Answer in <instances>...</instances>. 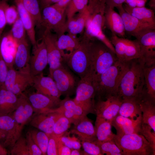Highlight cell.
Instances as JSON below:
<instances>
[{"instance_id":"obj_23","label":"cell","mask_w":155,"mask_h":155,"mask_svg":"<svg viewBox=\"0 0 155 155\" xmlns=\"http://www.w3.org/2000/svg\"><path fill=\"white\" fill-rule=\"evenodd\" d=\"M17 43L10 32L3 34L0 38V52L8 68L14 67L15 44Z\"/></svg>"},{"instance_id":"obj_16","label":"cell","mask_w":155,"mask_h":155,"mask_svg":"<svg viewBox=\"0 0 155 155\" xmlns=\"http://www.w3.org/2000/svg\"><path fill=\"white\" fill-rule=\"evenodd\" d=\"M34 112L27 96L23 93L20 95L18 104L12 115L17 126L20 135L24 126L31 119Z\"/></svg>"},{"instance_id":"obj_45","label":"cell","mask_w":155,"mask_h":155,"mask_svg":"<svg viewBox=\"0 0 155 155\" xmlns=\"http://www.w3.org/2000/svg\"><path fill=\"white\" fill-rule=\"evenodd\" d=\"M148 124L142 123L140 134L145 137L150 145L155 154V132Z\"/></svg>"},{"instance_id":"obj_17","label":"cell","mask_w":155,"mask_h":155,"mask_svg":"<svg viewBox=\"0 0 155 155\" xmlns=\"http://www.w3.org/2000/svg\"><path fill=\"white\" fill-rule=\"evenodd\" d=\"M142 123V116L133 119L118 115L112 120L111 124L117 131L116 134L123 135L140 134Z\"/></svg>"},{"instance_id":"obj_50","label":"cell","mask_w":155,"mask_h":155,"mask_svg":"<svg viewBox=\"0 0 155 155\" xmlns=\"http://www.w3.org/2000/svg\"><path fill=\"white\" fill-rule=\"evenodd\" d=\"M60 139L63 144L71 149H80L81 147L80 143L75 137L63 135L60 137Z\"/></svg>"},{"instance_id":"obj_22","label":"cell","mask_w":155,"mask_h":155,"mask_svg":"<svg viewBox=\"0 0 155 155\" xmlns=\"http://www.w3.org/2000/svg\"><path fill=\"white\" fill-rule=\"evenodd\" d=\"M123 5L116 8L122 19L125 32L134 36L145 29H155V28L141 21L127 13L123 8Z\"/></svg>"},{"instance_id":"obj_21","label":"cell","mask_w":155,"mask_h":155,"mask_svg":"<svg viewBox=\"0 0 155 155\" xmlns=\"http://www.w3.org/2000/svg\"><path fill=\"white\" fill-rule=\"evenodd\" d=\"M0 115V129L8 133L4 141V146L11 148L20 135L14 119L12 115Z\"/></svg>"},{"instance_id":"obj_2","label":"cell","mask_w":155,"mask_h":155,"mask_svg":"<svg viewBox=\"0 0 155 155\" xmlns=\"http://www.w3.org/2000/svg\"><path fill=\"white\" fill-rule=\"evenodd\" d=\"M144 65L139 58L129 62L118 90L117 95L122 99L137 97L143 93L144 85Z\"/></svg>"},{"instance_id":"obj_20","label":"cell","mask_w":155,"mask_h":155,"mask_svg":"<svg viewBox=\"0 0 155 155\" xmlns=\"http://www.w3.org/2000/svg\"><path fill=\"white\" fill-rule=\"evenodd\" d=\"M104 25L111 31L112 34L125 38V30L122 18L114 9L106 5L104 13Z\"/></svg>"},{"instance_id":"obj_33","label":"cell","mask_w":155,"mask_h":155,"mask_svg":"<svg viewBox=\"0 0 155 155\" xmlns=\"http://www.w3.org/2000/svg\"><path fill=\"white\" fill-rule=\"evenodd\" d=\"M112 121L96 116L94 127L97 140L102 142L113 140L115 134L111 131Z\"/></svg>"},{"instance_id":"obj_41","label":"cell","mask_w":155,"mask_h":155,"mask_svg":"<svg viewBox=\"0 0 155 155\" xmlns=\"http://www.w3.org/2000/svg\"><path fill=\"white\" fill-rule=\"evenodd\" d=\"M96 142L103 155H123L122 152L115 143L114 139L102 142L96 140Z\"/></svg>"},{"instance_id":"obj_3","label":"cell","mask_w":155,"mask_h":155,"mask_svg":"<svg viewBox=\"0 0 155 155\" xmlns=\"http://www.w3.org/2000/svg\"><path fill=\"white\" fill-rule=\"evenodd\" d=\"M98 41H90L91 63L89 75L92 79L104 72L118 60L114 52Z\"/></svg>"},{"instance_id":"obj_60","label":"cell","mask_w":155,"mask_h":155,"mask_svg":"<svg viewBox=\"0 0 155 155\" xmlns=\"http://www.w3.org/2000/svg\"><path fill=\"white\" fill-rule=\"evenodd\" d=\"M148 5L150 7L153 9V10L155 9V0H150Z\"/></svg>"},{"instance_id":"obj_13","label":"cell","mask_w":155,"mask_h":155,"mask_svg":"<svg viewBox=\"0 0 155 155\" xmlns=\"http://www.w3.org/2000/svg\"><path fill=\"white\" fill-rule=\"evenodd\" d=\"M42 37L44 41L47 52L49 73L60 67L63 59L57 44V36L51 30L45 29Z\"/></svg>"},{"instance_id":"obj_15","label":"cell","mask_w":155,"mask_h":155,"mask_svg":"<svg viewBox=\"0 0 155 155\" xmlns=\"http://www.w3.org/2000/svg\"><path fill=\"white\" fill-rule=\"evenodd\" d=\"M122 98L118 96H111L104 100H98L95 105L97 116L111 121L118 115Z\"/></svg>"},{"instance_id":"obj_9","label":"cell","mask_w":155,"mask_h":155,"mask_svg":"<svg viewBox=\"0 0 155 155\" xmlns=\"http://www.w3.org/2000/svg\"><path fill=\"white\" fill-rule=\"evenodd\" d=\"M134 36L140 47L139 58L145 65L155 64V29H145Z\"/></svg>"},{"instance_id":"obj_43","label":"cell","mask_w":155,"mask_h":155,"mask_svg":"<svg viewBox=\"0 0 155 155\" xmlns=\"http://www.w3.org/2000/svg\"><path fill=\"white\" fill-rule=\"evenodd\" d=\"M11 155H29L25 137L22 135L10 148Z\"/></svg>"},{"instance_id":"obj_26","label":"cell","mask_w":155,"mask_h":155,"mask_svg":"<svg viewBox=\"0 0 155 155\" xmlns=\"http://www.w3.org/2000/svg\"><path fill=\"white\" fill-rule=\"evenodd\" d=\"M70 131L82 141H94L96 140L94 127L87 116L74 125Z\"/></svg>"},{"instance_id":"obj_14","label":"cell","mask_w":155,"mask_h":155,"mask_svg":"<svg viewBox=\"0 0 155 155\" xmlns=\"http://www.w3.org/2000/svg\"><path fill=\"white\" fill-rule=\"evenodd\" d=\"M48 64L46 49L43 39L41 37L33 46L32 53L29 62L31 75L33 77L42 73Z\"/></svg>"},{"instance_id":"obj_49","label":"cell","mask_w":155,"mask_h":155,"mask_svg":"<svg viewBox=\"0 0 155 155\" xmlns=\"http://www.w3.org/2000/svg\"><path fill=\"white\" fill-rule=\"evenodd\" d=\"M8 1V0H0V38L7 24L5 12L7 7L9 5L7 3Z\"/></svg>"},{"instance_id":"obj_34","label":"cell","mask_w":155,"mask_h":155,"mask_svg":"<svg viewBox=\"0 0 155 155\" xmlns=\"http://www.w3.org/2000/svg\"><path fill=\"white\" fill-rule=\"evenodd\" d=\"M88 13L87 7L85 9L78 13L77 15L67 20L66 31L74 35L81 33L85 28Z\"/></svg>"},{"instance_id":"obj_52","label":"cell","mask_w":155,"mask_h":155,"mask_svg":"<svg viewBox=\"0 0 155 155\" xmlns=\"http://www.w3.org/2000/svg\"><path fill=\"white\" fill-rule=\"evenodd\" d=\"M148 0H125L124 3L132 7H145Z\"/></svg>"},{"instance_id":"obj_51","label":"cell","mask_w":155,"mask_h":155,"mask_svg":"<svg viewBox=\"0 0 155 155\" xmlns=\"http://www.w3.org/2000/svg\"><path fill=\"white\" fill-rule=\"evenodd\" d=\"M8 68L0 52V88H4V83Z\"/></svg>"},{"instance_id":"obj_37","label":"cell","mask_w":155,"mask_h":155,"mask_svg":"<svg viewBox=\"0 0 155 155\" xmlns=\"http://www.w3.org/2000/svg\"><path fill=\"white\" fill-rule=\"evenodd\" d=\"M59 106L70 111L75 116L77 123L86 116L82 108L68 96L61 101Z\"/></svg>"},{"instance_id":"obj_11","label":"cell","mask_w":155,"mask_h":155,"mask_svg":"<svg viewBox=\"0 0 155 155\" xmlns=\"http://www.w3.org/2000/svg\"><path fill=\"white\" fill-rule=\"evenodd\" d=\"M32 85L33 77L30 71L18 70L14 67L8 69L4 83V88L7 90L20 96Z\"/></svg>"},{"instance_id":"obj_30","label":"cell","mask_w":155,"mask_h":155,"mask_svg":"<svg viewBox=\"0 0 155 155\" xmlns=\"http://www.w3.org/2000/svg\"><path fill=\"white\" fill-rule=\"evenodd\" d=\"M55 118L53 113L36 114L32 119L30 125L49 135L53 133Z\"/></svg>"},{"instance_id":"obj_57","label":"cell","mask_w":155,"mask_h":155,"mask_svg":"<svg viewBox=\"0 0 155 155\" xmlns=\"http://www.w3.org/2000/svg\"><path fill=\"white\" fill-rule=\"evenodd\" d=\"M86 155L85 152H82L80 149H71V155Z\"/></svg>"},{"instance_id":"obj_39","label":"cell","mask_w":155,"mask_h":155,"mask_svg":"<svg viewBox=\"0 0 155 155\" xmlns=\"http://www.w3.org/2000/svg\"><path fill=\"white\" fill-rule=\"evenodd\" d=\"M88 2V0H71L65 10L67 20L72 18L77 13L80 12L86 9Z\"/></svg>"},{"instance_id":"obj_38","label":"cell","mask_w":155,"mask_h":155,"mask_svg":"<svg viewBox=\"0 0 155 155\" xmlns=\"http://www.w3.org/2000/svg\"><path fill=\"white\" fill-rule=\"evenodd\" d=\"M55 118L53 133L58 137L63 136L69 128L71 123L70 121L61 113H53Z\"/></svg>"},{"instance_id":"obj_31","label":"cell","mask_w":155,"mask_h":155,"mask_svg":"<svg viewBox=\"0 0 155 155\" xmlns=\"http://www.w3.org/2000/svg\"><path fill=\"white\" fill-rule=\"evenodd\" d=\"M19 101V97L4 88H0V115L13 112Z\"/></svg>"},{"instance_id":"obj_12","label":"cell","mask_w":155,"mask_h":155,"mask_svg":"<svg viewBox=\"0 0 155 155\" xmlns=\"http://www.w3.org/2000/svg\"><path fill=\"white\" fill-rule=\"evenodd\" d=\"M49 73L61 95L68 96L76 89L78 84L75 77L62 64Z\"/></svg>"},{"instance_id":"obj_25","label":"cell","mask_w":155,"mask_h":155,"mask_svg":"<svg viewBox=\"0 0 155 155\" xmlns=\"http://www.w3.org/2000/svg\"><path fill=\"white\" fill-rule=\"evenodd\" d=\"M80 40L75 35L64 34L57 37V44L63 61H65L79 46Z\"/></svg>"},{"instance_id":"obj_1","label":"cell","mask_w":155,"mask_h":155,"mask_svg":"<svg viewBox=\"0 0 155 155\" xmlns=\"http://www.w3.org/2000/svg\"><path fill=\"white\" fill-rule=\"evenodd\" d=\"M129 61L123 62L118 60L104 72L92 79L95 96L98 100L117 95L120 83Z\"/></svg>"},{"instance_id":"obj_10","label":"cell","mask_w":155,"mask_h":155,"mask_svg":"<svg viewBox=\"0 0 155 155\" xmlns=\"http://www.w3.org/2000/svg\"><path fill=\"white\" fill-rule=\"evenodd\" d=\"M110 40L118 61L127 62L140 58V47L136 39L131 40L112 34Z\"/></svg>"},{"instance_id":"obj_56","label":"cell","mask_w":155,"mask_h":155,"mask_svg":"<svg viewBox=\"0 0 155 155\" xmlns=\"http://www.w3.org/2000/svg\"><path fill=\"white\" fill-rule=\"evenodd\" d=\"M71 0H61L58 3L55 4L53 5L57 8L65 10L67 5Z\"/></svg>"},{"instance_id":"obj_35","label":"cell","mask_w":155,"mask_h":155,"mask_svg":"<svg viewBox=\"0 0 155 155\" xmlns=\"http://www.w3.org/2000/svg\"><path fill=\"white\" fill-rule=\"evenodd\" d=\"M143 71L144 91L149 97L155 101V64L150 65H144Z\"/></svg>"},{"instance_id":"obj_4","label":"cell","mask_w":155,"mask_h":155,"mask_svg":"<svg viewBox=\"0 0 155 155\" xmlns=\"http://www.w3.org/2000/svg\"><path fill=\"white\" fill-rule=\"evenodd\" d=\"M106 5L103 0H88L84 34L86 36L99 40L104 36L102 29L104 26Z\"/></svg>"},{"instance_id":"obj_28","label":"cell","mask_w":155,"mask_h":155,"mask_svg":"<svg viewBox=\"0 0 155 155\" xmlns=\"http://www.w3.org/2000/svg\"><path fill=\"white\" fill-rule=\"evenodd\" d=\"M18 11L19 17L24 25L32 46L36 42L34 21L30 14L25 8L22 0H14Z\"/></svg>"},{"instance_id":"obj_55","label":"cell","mask_w":155,"mask_h":155,"mask_svg":"<svg viewBox=\"0 0 155 155\" xmlns=\"http://www.w3.org/2000/svg\"><path fill=\"white\" fill-rule=\"evenodd\" d=\"M61 0H40L39 3L40 7L42 9L46 7L55 4Z\"/></svg>"},{"instance_id":"obj_27","label":"cell","mask_w":155,"mask_h":155,"mask_svg":"<svg viewBox=\"0 0 155 155\" xmlns=\"http://www.w3.org/2000/svg\"><path fill=\"white\" fill-rule=\"evenodd\" d=\"M15 55L14 66L16 69L30 71L29 45L26 39L18 42Z\"/></svg>"},{"instance_id":"obj_40","label":"cell","mask_w":155,"mask_h":155,"mask_svg":"<svg viewBox=\"0 0 155 155\" xmlns=\"http://www.w3.org/2000/svg\"><path fill=\"white\" fill-rule=\"evenodd\" d=\"M29 131L32 139L41 151L43 155H46L49 139L48 135L38 129H32Z\"/></svg>"},{"instance_id":"obj_8","label":"cell","mask_w":155,"mask_h":155,"mask_svg":"<svg viewBox=\"0 0 155 155\" xmlns=\"http://www.w3.org/2000/svg\"><path fill=\"white\" fill-rule=\"evenodd\" d=\"M42 27L55 32L57 37L66 32L65 10L53 5L42 9Z\"/></svg>"},{"instance_id":"obj_59","label":"cell","mask_w":155,"mask_h":155,"mask_svg":"<svg viewBox=\"0 0 155 155\" xmlns=\"http://www.w3.org/2000/svg\"><path fill=\"white\" fill-rule=\"evenodd\" d=\"M7 153V151L5 147L0 144V155H6Z\"/></svg>"},{"instance_id":"obj_32","label":"cell","mask_w":155,"mask_h":155,"mask_svg":"<svg viewBox=\"0 0 155 155\" xmlns=\"http://www.w3.org/2000/svg\"><path fill=\"white\" fill-rule=\"evenodd\" d=\"M123 7L127 13L141 21L155 28V16L154 10L145 7H132L125 4Z\"/></svg>"},{"instance_id":"obj_18","label":"cell","mask_w":155,"mask_h":155,"mask_svg":"<svg viewBox=\"0 0 155 155\" xmlns=\"http://www.w3.org/2000/svg\"><path fill=\"white\" fill-rule=\"evenodd\" d=\"M33 107L34 112L36 114L45 113L48 111L59 106V98L51 97L37 92L30 94L27 96Z\"/></svg>"},{"instance_id":"obj_58","label":"cell","mask_w":155,"mask_h":155,"mask_svg":"<svg viewBox=\"0 0 155 155\" xmlns=\"http://www.w3.org/2000/svg\"><path fill=\"white\" fill-rule=\"evenodd\" d=\"M7 134V132L0 129V140H3L4 141Z\"/></svg>"},{"instance_id":"obj_47","label":"cell","mask_w":155,"mask_h":155,"mask_svg":"<svg viewBox=\"0 0 155 155\" xmlns=\"http://www.w3.org/2000/svg\"><path fill=\"white\" fill-rule=\"evenodd\" d=\"M25 137L29 155H43L41 151L32 139L29 131L26 133Z\"/></svg>"},{"instance_id":"obj_36","label":"cell","mask_w":155,"mask_h":155,"mask_svg":"<svg viewBox=\"0 0 155 155\" xmlns=\"http://www.w3.org/2000/svg\"><path fill=\"white\" fill-rule=\"evenodd\" d=\"M24 6L32 17L37 27L42 26V19L38 0H22Z\"/></svg>"},{"instance_id":"obj_7","label":"cell","mask_w":155,"mask_h":155,"mask_svg":"<svg viewBox=\"0 0 155 155\" xmlns=\"http://www.w3.org/2000/svg\"><path fill=\"white\" fill-rule=\"evenodd\" d=\"M95 93L92 79L90 75L80 79L76 89V96L73 99L87 115L94 113Z\"/></svg>"},{"instance_id":"obj_24","label":"cell","mask_w":155,"mask_h":155,"mask_svg":"<svg viewBox=\"0 0 155 155\" xmlns=\"http://www.w3.org/2000/svg\"><path fill=\"white\" fill-rule=\"evenodd\" d=\"M139 104L142 113V123L148 124L155 132V101L149 97L144 91Z\"/></svg>"},{"instance_id":"obj_5","label":"cell","mask_w":155,"mask_h":155,"mask_svg":"<svg viewBox=\"0 0 155 155\" xmlns=\"http://www.w3.org/2000/svg\"><path fill=\"white\" fill-rule=\"evenodd\" d=\"M90 39L83 36L79 47L65 61L80 79L89 75L91 67Z\"/></svg>"},{"instance_id":"obj_44","label":"cell","mask_w":155,"mask_h":155,"mask_svg":"<svg viewBox=\"0 0 155 155\" xmlns=\"http://www.w3.org/2000/svg\"><path fill=\"white\" fill-rule=\"evenodd\" d=\"M96 140L92 141H82L81 144L86 155H103L99 146L96 142Z\"/></svg>"},{"instance_id":"obj_42","label":"cell","mask_w":155,"mask_h":155,"mask_svg":"<svg viewBox=\"0 0 155 155\" xmlns=\"http://www.w3.org/2000/svg\"><path fill=\"white\" fill-rule=\"evenodd\" d=\"M26 30L19 18L13 24L10 33L13 39L18 43L25 39Z\"/></svg>"},{"instance_id":"obj_6","label":"cell","mask_w":155,"mask_h":155,"mask_svg":"<svg viewBox=\"0 0 155 155\" xmlns=\"http://www.w3.org/2000/svg\"><path fill=\"white\" fill-rule=\"evenodd\" d=\"M114 140L123 155H155L149 143L140 134H115Z\"/></svg>"},{"instance_id":"obj_48","label":"cell","mask_w":155,"mask_h":155,"mask_svg":"<svg viewBox=\"0 0 155 155\" xmlns=\"http://www.w3.org/2000/svg\"><path fill=\"white\" fill-rule=\"evenodd\" d=\"M7 24H13L19 18L16 7L14 5L9 6L7 7L5 12Z\"/></svg>"},{"instance_id":"obj_19","label":"cell","mask_w":155,"mask_h":155,"mask_svg":"<svg viewBox=\"0 0 155 155\" xmlns=\"http://www.w3.org/2000/svg\"><path fill=\"white\" fill-rule=\"evenodd\" d=\"M32 77V85L36 92L51 97L59 98L61 95L55 82L50 76H44L42 73Z\"/></svg>"},{"instance_id":"obj_53","label":"cell","mask_w":155,"mask_h":155,"mask_svg":"<svg viewBox=\"0 0 155 155\" xmlns=\"http://www.w3.org/2000/svg\"><path fill=\"white\" fill-rule=\"evenodd\" d=\"M71 149L65 146L60 139L58 147V155H71Z\"/></svg>"},{"instance_id":"obj_46","label":"cell","mask_w":155,"mask_h":155,"mask_svg":"<svg viewBox=\"0 0 155 155\" xmlns=\"http://www.w3.org/2000/svg\"><path fill=\"white\" fill-rule=\"evenodd\" d=\"M48 135L49 139L46 155H58L60 137L57 136L54 133Z\"/></svg>"},{"instance_id":"obj_29","label":"cell","mask_w":155,"mask_h":155,"mask_svg":"<svg viewBox=\"0 0 155 155\" xmlns=\"http://www.w3.org/2000/svg\"><path fill=\"white\" fill-rule=\"evenodd\" d=\"M142 94L133 98L122 99L118 115L133 119L142 116L139 104L140 100Z\"/></svg>"},{"instance_id":"obj_54","label":"cell","mask_w":155,"mask_h":155,"mask_svg":"<svg viewBox=\"0 0 155 155\" xmlns=\"http://www.w3.org/2000/svg\"><path fill=\"white\" fill-rule=\"evenodd\" d=\"M106 5L114 9L115 7L122 6L125 0H103Z\"/></svg>"}]
</instances>
